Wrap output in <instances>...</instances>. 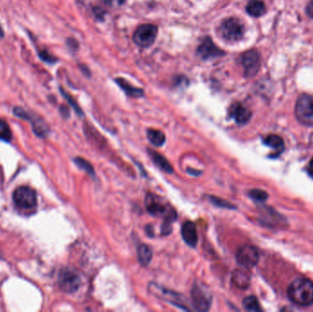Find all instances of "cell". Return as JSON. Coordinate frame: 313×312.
I'll list each match as a JSON object with an SVG mask.
<instances>
[{
    "label": "cell",
    "instance_id": "obj_1",
    "mask_svg": "<svg viewBox=\"0 0 313 312\" xmlns=\"http://www.w3.org/2000/svg\"><path fill=\"white\" fill-rule=\"evenodd\" d=\"M287 296L293 303L306 307L313 303V282L306 278L295 279L287 287Z\"/></svg>",
    "mask_w": 313,
    "mask_h": 312
},
{
    "label": "cell",
    "instance_id": "obj_2",
    "mask_svg": "<svg viewBox=\"0 0 313 312\" xmlns=\"http://www.w3.org/2000/svg\"><path fill=\"white\" fill-rule=\"evenodd\" d=\"M219 30L223 39L230 43L240 40L245 34V27L236 17H229L224 19L219 28Z\"/></svg>",
    "mask_w": 313,
    "mask_h": 312
},
{
    "label": "cell",
    "instance_id": "obj_3",
    "mask_svg": "<svg viewBox=\"0 0 313 312\" xmlns=\"http://www.w3.org/2000/svg\"><path fill=\"white\" fill-rule=\"evenodd\" d=\"M295 114L300 123L313 127V97L308 94L300 95L297 101Z\"/></svg>",
    "mask_w": 313,
    "mask_h": 312
},
{
    "label": "cell",
    "instance_id": "obj_4",
    "mask_svg": "<svg viewBox=\"0 0 313 312\" xmlns=\"http://www.w3.org/2000/svg\"><path fill=\"white\" fill-rule=\"evenodd\" d=\"M149 291L152 295L157 297L158 299H163L165 301L170 302L172 305H175L182 309H190L187 307V305H185V300L183 299L184 297H182L177 292L167 289L156 283H150L149 285Z\"/></svg>",
    "mask_w": 313,
    "mask_h": 312
},
{
    "label": "cell",
    "instance_id": "obj_5",
    "mask_svg": "<svg viewBox=\"0 0 313 312\" xmlns=\"http://www.w3.org/2000/svg\"><path fill=\"white\" fill-rule=\"evenodd\" d=\"M193 307L198 311H207L212 305V294L201 283H194L191 291Z\"/></svg>",
    "mask_w": 313,
    "mask_h": 312
},
{
    "label": "cell",
    "instance_id": "obj_6",
    "mask_svg": "<svg viewBox=\"0 0 313 312\" xmlns=\"http://www.w3.org/2000/svg\"><path fill=\"white\" fill-rule=\"evenodd\" d=\"M82 284L80 275L72 268H64L58 276V285L66 293H73L79 289Z\"/></svg>",
    "mask_w": 313,
    "mask_h": 312
},
{
    "label": "cell",
    "instance_id": "obj_7",
    "mask_svg": "<svg viewBox=\"0 0 313 312\" xmlns=\"http://www.w3.org/2000/svg\"><path fill=\"white\" fill-rule=\"evenodd\" d=\"M15 204L22 209H31L37 204V193L30 187H17L13 193Z\"/></svg>",
    "mask_w": 313,
    "mask_h": 312
},
{
    "label": "cell",
    "instance_id": "obj_8",
    "mask_svg": "<svg viewBox=\"0 0 313 312\" xmlns=\"http://www.w3.org/2000/svg\"><path fill=\"white\" fill-rule=\"evenodd\" d=\"M158 35V27L153 24H144L138 27L134 33V43L139 47L148 48L156 40Z\"/></svg>",
    "mask_w": 313,
    "mask_h": 312
},
{
    "label": "cell",
    "instance_id": "obj_9",
    "mask_svg": "<svg viewBox=\"0 0 313 312\" xmlns=\"http://www.w3.org/2000/svg\"><path fill=\"white\" fill-rule=\"evenodd\" d=\"M236 257L237 263L242 267L249 269L258 264L259 260V253L258 249L253 245L245 244L238 248Z\"/></svg>",
    "mask_w": 313,
    "mask_h": 312
},
{
    "label": "cell",
    "instance_id": "obj_10",
    "mask_svg": "<svg viewBox=\"0 0 313 312\" xmlns=\"http://www.w3.org/2000/svg\"><path fill=\"white\" fill-rule=\"evenodd\" d=\"M240 63L245 70V76L252 77L258 73L260 69V55L257 51L250 50L241 55Z\"/></svg>",
    "mask_w": 313,
    "mask_h": 312
},
{
    "label": "cell",
    "instance_id": "obj_11",
    "mask_svg": "<svg viewBox=\"0 0 313 312\" xmlns=\"http://www.w3.org/2000/svg\"><path fill=\"white\" fill-rule=\"evenodd\" d=\"M13 113L15 116L20 117L22 119L30 120L32 124V128L34 130V133L39 136V137H46L48 134L50 132V129L46 124V122L44 120L41 119L40 117L38 116H30L29 113H27L24 109H22L20 107H15L13 109Z\"/></svg>",
    "mask_w": 313,
    "mask_h": 312
},
{
    "label": "cell",
    "instance_id": "obj_12",
    "mask_svg": "<svg viewBox=\"0 0 313 312\" xmlns=\"http://www.w3.org/2000/svg\"><path fill=\"white\" fill-rule=\"evenodd\" d=\"M198 55L202 57V59H213V58H218L221 56L224 55V52L221 49H219L210 37H205L202 39V43L199 45L197 49Z\"/></svg>",
    "mask_w": 313,
    "mask_h": 312
},
{
    "label": "cell",
    "instance_id": "obj_13",
    "mask_svg": "<svg viewBox=\"0 0 313 312\" xmlns=\"http://www.w3.org/2000/svg\"><path fill=\"white\" fill-rule=\"evenodd\" d=\"M181 236L185 243L191 247H195L198 243L197 229L191 221L185 222L181 226Z\"/></svg>",
    "mask_w": 313,
    "mask_h": 312
},
{
    "label": "cell",
    "instance_id": "obj_14",
    "mask_svg": "<svg viewBox=\"0 0 313 312\" xmlns=\"http://www.w3.org/2000/svg\"><path fill=\"white\" fill-rule=\"evenodd\" d=\"M230 116L235 119L237 124H243L248 122L252 116V113L242 103H236L233 105L230 108Z\"/></svg>",
    "mask_w": 313,
    "mask_h": 312
},
{
    "label": "cell",
    "instance_id": "obj_15",
    "mask_svg": "<svg viewBox=\"0 0 313 312\" xmlns=\"http://www.w3.org/2000/svg\"><path fill=\"white\" fill-rule=\"evenodd\" d=\"M146 207L148 212L154 216H167L172 212V210H168L166 206L157 201L151 194H148L147 196Z\"/></svg>",
    "mask_w": 313,
    "mask_h": 312
},
{
    "label": "cell",
    "instance_id": "obj_16",
    "mask_svg": "<svg viewBox=\"0 0 313 312\" xmlns=\"http://www.w3.org/2000/svg\"><path fill=\"white\" fill-rule=\"evenodd\" d=\"M232 282L234 283L236 287L245 289L250 285V277L245 270L236 269L232 274Z\"/></svg>",
    "mask_w": 313,
    "mask_h": 312
},
{
    "label": "cell",
    "instance_id": "obj_17",
    "mask_svg": "<svg viewBox=\"0 0 313 312\" xmlns=\"http://www.w3.org/2000/svg\"><path fill=\"white\" fill-rule=\"evenodd\" d=\"M149 154H150L151 159L153 160V162L160 170H162V171L167 172V173H172L173 169H172V164L169 162V160L164 156L159 154L157 151H154V150H149Z\"/></svg>",
    "mask_w": 313,
    "mask_h": 312
},
{
    "label": "cell",
    "instance_id": "obj_18",
    "mask_svg": "<svg viewBox=\"0 0 313 312\" xmlns=\"http://www.w3.org/2000/svg\"><path fill=\"white\" fill-rule=\"evenodd\" d=\"M246 11L252 17H261L266 13V6L261 0H250L246 6Z\"/></svg>",
    "mask_w": 313,
    "mask_h": 312
},
{
    "label": "cell",
    "instance_id": "obj_19",
    "mask_svg": "<svg viewBox=\"0 0 313 312\" xmlns=\"http://www.w3.org/2000/svg\"><path fill=\"white\" fill-rule=\"evenodd\" d=\"M116 84L122 88V90L124 91L126 94L129 96H131V97H140L144 94V92L142 89L131 86L129 81H126L122 78H116Z\"/></svg>",
    "mask_w": 313,
    "mask_h": 312
},
{
    "label": "cell",
    "instance_id": "obj_20",
    "mask_svg": "<svg viewBox=\"0 0 313 312\" xmlns=\"http://www.w3.org/2000/svg\"><path fill=\"white\" fill-rule=\"evenodd\" d=\"M137 257L142 265L147 266L150 264L153 257V251L148 244H140L137 248Z\"/></svg>",
    "mask_w": 313,
    "mask_h": 312
},
{
    "label": "cell",
    "instance_id": "obj_21",
    "mask_svg": "<svg viewBox=\"0 0 313 312\" xmlns=\"http://www.w3.org/2000/svg\"><path fill=\"white\" fill-rule=\"evenodd\" d=\"M147 134L148 138L152 145L161 147L166 141L165 134L158 129H149Z\"/></svg>",
    "mask_w": 313,
    "mask_h": 312
},
{
    "label": "cell",
    "instance_id": "obj_22",
    "mask_svg": "<svg viewBox=\"0 0 313 312\" xmlns=\"http://www.w3.org/2000/svg\"><path fill=\"white\" fill-rule=\"evenodd\" d=\"M264 143L276 151L281 152L284 150L283 139L277 135H269L264 138Z\"/></svg>",
    "mask_w": 313,
    "mask_h": 312
},
{
    "label": "cell",
    "instance_id": "obj_23",
    "mask_svg": "<svg viewBox=\"0 0 313 312\" xmlns=\"http://www.w3.org/2000/svg\"><path fill=\"white\" fill-rule=\"evenodd\" d=\"M243 307L247 311H260L261 310L258 299L256 297H254V296L246 297L243 300Z\"/></svg>",
    "mask_w": 313,
    "mask_h": 312
},
{
    "label": "cell",
    "instance_id": "obj_24",
    "mask_svg": "<svg viewBox=\"0 0 313 312\" xmlns=\"http://www.w3.org/2000/svg\"><path fill=\"white\" fill-rule=\"evenodd\" d=\"M12 139V132L9 124L3 119H0V140L9 142Z\"/></svg>",
    "mask_w": 313,
    "mask_h": 312
},
{
    "label": "cell",
    "instance_id": "obj_25",
    "mask_svg": "<svg viewBox=\"0 0 313 312\" xmlns=\"http://www.w3.org/2000/svg\"><path fill=\"white\" fill-rule=\"evenodd\" d=\"M74 162L77 165L78 167L82 169V171H86V173H88L89 175L92 176V177L95 176V170L92 166V164L85 158H74Z\"/></svg>",
    "mask_w": 313,
    "mask_h": 312
},
{
    "label": "cell",
    "instance_id": "obj_26",
    "mask_svg": "<svg viewBox=\"0 0 313 312\" xmlns=\"http://www.w3.org/2000/svg\"><path fill=\"white\" fill-rule=\"evenodd\" d=\"M249 196L251 197L254 201H258V202H263L268 198V195L266 192L262 191V190H258V189H255V190L250 191Z\"/></svg>",
    "mask_w": 313,
    "mask_h": 312
},
{
    "label": "cell",
    "instance_id": "obj_27",
    "mask_svg": "<svg viewBox=\"0 0 313 312\" xmlns=\"http://www.w3.org/2000/svg\"><path fill=\"white\" fill-rule=\"evenodd\" d=\"M210 201L215 204V205L221 207V208H228V209H231V208H235V206L232 205L230 202L224 201L221 198L215 196H210Z\"/></svg>",
    "mask_w": 313,
    "mask_h": 312
},
{
    "label": "cell",
    "instance_id": "obj_28",
    "mask_svg": "<svg viewBox=\"0 0 313 312\" xmlns=\"http://www.w3.org/2000/svg\"><path fill=\"white\" fill-rule=\"evenodd\" d=\"M60 92H61V94H64L65 98L66 99L67 101H68L69 103H70V105H71V106L73 107V109H74V110H75V112H76V113H78V114H79L80 116H82V110H81V108L78 107L77 103H76V102H75V101H74V100L72 98V96H71L70 94H67V93H66V92H65V91L64 90H60Z\"/></svg>",
    "mask_w": 313,
    "mask_h": 312
},
{
    "label": "cell",
    "instance_id": "obj_29",
    "mask_svg": "<svg viewBox=\"0 0 313 312\" xmlns=\"http://www.w3.org/2000/svg\"><path fill=\"white\" fill-rule=\"evenodd\" d=\"M39 54V57L41 58V60L46 61L48 64H54V63L57 61V59H56L55 57L52 56V54H50L47 51H40Z\"/></svg>",
    "mask_w": 313,
    "mask_h": 312
},
{
    "label": "cell",
    "instance_id": "obj_30",
    "mask_svg": "<svg viewBox=\"0 0 313 312\" xmlns=\"http://www.w3.org/2000/svg\"><path fill=\"white\" fill-rule=\"evenodd\" d=\"M126 0H103V2L111 7H118L124 3Z\"/></svg>",
    "mask_w": 313,
    "mask_h": 312
},
{
    "label": "cell",
    "instance_id": "obj_31",
    "mask_svg": "<svg viewBox=\"0 0 313 312\" xmlns=\"http://www.w3.org/2000/svg\"><path fill=\"white\" fill-rule=\"evenodd\" d=\"M306 12H307L309 17L313 18V0H311L309 4H308V6H307V8H306Z\"/></svg>",
    "mask_w": 313,
    "mask_h": 312
},
{
    "label": "cell",
    "instance_id": "obj_32",
    "mask_svg": "<svg viewBox=\"0 0 313 312\" xmlns=\"http://www.w3.org/2000/svg\"><path fill=\"white\" fill-rule=\"evenodd\" d=\"M307 171H308V174L313 179V158L309 161L308 168H307Z\"/></svg>",
    "mask_w": 313,
    "mask_h": 312
},
{
    "label": "cell",
    "instance_id": "obj_33",
    "mask_svg": "<svg viewBox=\"0 0 313 312\" xmlns=\"http://www.w3.org/2000/svg\"><path fill=\"white\" fill-rule=\"evenodd\" d=\"M0 37H4V30L2 29L1 25H0Z\"/></svg>",
    "mask_w": 313,
    "mask_h": 312
}]
</instances>
